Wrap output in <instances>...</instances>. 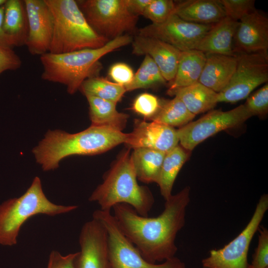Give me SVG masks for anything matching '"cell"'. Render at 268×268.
Masks as SVG:
<instances>
[{
	"instance_id": "484cf974",
	"label": "cell",
	"mask_w": 268,
	"mask_h": 268,
	"mask_svg": "<svg viewBox=\"0 0 268 268\" xmlns=\"http://www.w3.org/2000/svg\"><path fill=\"white\" fill-rule=\"evenodd\" d=\"M187 150L178 145L165 154L157 183L165 200L172 195L175 179L189 156Z\"/></svg>"
},
{
	"instance_id": "6da1fadb",
	"label": "cell",
	"mask_w": 268,
	"mask_h": 268,
	"mask_svg": "<svg viewBox=\"0 0 268 268\" xmlns=\"http://www.w3.org/2000/svg\"><path fill=\"white\" fill-rule=\"evenodd\" d=\"M190 192L187 186L172 195L165 200L163 211L155 217L141 216L125 203L112 208L120 228L147 262L161 263L175 257L176 239L185 224Z\"/></svg>"
},
{
	"instance_id": "e575fe53",
	"label": "cell",
	"mask_w": 268,
	"mask_h": 268,
	"mask_svg": "<svg viewBox=\"0 0 268 268\" xmlns=\"http://www.w3.org/2000/svg\"><path fill=\"white\" fill-rule=\"evenodd\" d=\"M108 74L114 82L125 87L132 82L134 73L127 64L117 63L110 67Z\"/></svg>"
},
{
	"instance_id": "4316f807",
	"label": "cell",
	"mask_w": 268,
	"mask_h": 268,
	"mask_svg": "<svg viewBox=\"0 0 268 268\" xmlns=\"http://www.w3.org/2000/svg\"><path fill=\"white\" fill-rule=\"evenodd\" d=\"M177 97L161 103L160 108L150 120L170 127L181 128L190 123L195 117Z\"/></svg>"
},
{
	"instance_id": "9c48e42d",
	"label": "cell",
	"mask_w": 268,
	"mask_h": 268,
	"mask_svg": "<svg viewBox=\"0 0 268 268\" xmlns=\"http://www.w3.org/2000/svg\"><path fill=\"white\" fill-rule=\"evenodd\" d=\"M268 209V196H261L254 213L244 229L234 239L219 249H212L201 261L203 268H253L248 261L251 241Z\"/></svg>"
},
{
	"instance_id": "8fae6325",
	"label": "cell",
	"mask_w": 268,
	"mask_h": 268,
	"mask_svg": "<svg viewBox=\"0 0 268 268\" xmlns=\"http://www.w3.org/2000/svg\"><path fill=\"white\" fill-rule=\"evenodd\" d=\"M252 116L244 104L227 111H211L177 130L179 142L184 149L192 150L210 136L238 126Z\"/></svg>"
},
{
	"instance_id": "e0dca14e",
	"label": "cell",
	"mask_w": 268,
	"mask_h": 268,
	"mask_svg": "<svg viewBox=\"0 0 268 268\" xmlns=\"http://www.w3.org/2000/svg\"><path fill=\"white\" fill-rule=\"evenodd\" d=\"M134 54L148 55L158 67L165 80H173L182 51L158 39L136 34L132 42Z\"/></svg>"
},
{
	"instance_id": "836d02e7",
	"label": "cell",
	"mask_w": 268,
	"mask_h": 268,
	"mask_svg": "<svg viewBox=\"0 0 268 268\" xmlns=\"http://www.w3.org/2000/svg\"><path fill=\"white\" fill-rule=\"evenodd\" d=\"M258 230V243L251 265L253 268H266L268 267V230L264 227Z\"/></svg>"
},
{
	"instance_id": "8d00e7d4",
	"label": "cell",
	"mask_w": 268,
	"mask_h": 268,
	"mask_svg": "<svg viewBox=\"0 0 268 268\" xmlns=\"http://www.w3.org/2000/svg\"><path fill=\"white\" fill-rule=\"evenodd\" d=\"M76 252L63 255L57 251H52L49 255L47 268H74V261Z\"/></svg>"
},
{
	"instance_id": "603a6c76",
	"label": "cell",
	"mask_w": 268,
	"mask_h": 268,
	"mask_svg": "<svg viewBox=\"0 0 268 268\" xmlns=\"http://www.w3.org/2000/svg\"><path fill=\"white\" fill-rule=\"evenodd\" d=\"M89 104L91 126L104 127L122 132L126 127L129 115L119 112L116 103L90 95H84Z\"/></svg>"
},
{
	"instance_id": "1f68e13d",
	"label": "cell",
	"mask_w": 268,
	"mask_h": 268,
	"mask_svg": "<svg viewBox=\"0 0 268 268\" xmlns=\"http://www.w3.org/2000/svg\"><path fill=\"white\" fill-rule=\"evenodd\" d=\"M161 102L154 95L143 93L134 100L132 109L146 118L151 119L159 111Z\"/></svg>"
},
{
	"instance_id": "9a60e30c",
	"label": "cell",
	"mask_w": 268,
	"mask_h": 268,
	"mask_svg": "<svg viewBox=\"0 0 268 268\" xmlns=\"http://www.w3.org/2000/svg\"><path fill=\"white\" fill-rule=\"evenodd\" d=\"M234 54L268 53V18L255 9L238 21L233 41Z\"/></svg>"
},
{
	"instance_id": "d590c367",
	"label": "cell",
	"mask_w": 268,
	"mask_h": 268,
	"mask_svg": "<svg viewBox=\"0 0 268 268\" xmlns=\"http://www.w3.org/2000/svg\"><path fill=\"white\" fill-rule=\"evenodd\" d=\"M21 65L20 57L12 49L0 47V75L7 70L18 69Z\"/></svg>"
},
{
	"instance_id": "ba28073f",
	"label": "cell",
	"mask_w": 268,
	"mask_h": 268,
	"mask_svg": "<svg viewBox=\"0 0 268 268\" xmlns=\"http://www.w3.org/2000/svg\"><path fill=\"white\" fill-rule=\"evenodd\" d=\"M92 218L101 222L107 231L111 268H186L185 263L176 257L161 263L147 262L124 235L111 211L95 210Z\"/></svg>"
},
{
	"instance_id": "74e56055",
	"label": "cell",
	"mask_w": 268,
	"mask_h": 268,
	"mask_svg": "<svg viewBox=\"0 0 268 268\" xmlns=\"http://www.w3.org/2000/svg\"><path fill=\"white\" fill-rule=\"evenodd\" d=\"M151 1V0H127L129 10L138 16L143 15L146 7Z\"/></svg>"
},
{
	"instance_id": "3957f363",
	"label": "cell",
	"mask_w": 268,
	"mask_h": 268,
	"mask_svg": "<svg viewBox=\"0 0 268 268\" xmlns=\"http://www.w3.org/2000/svg\"><path fill=\"white\" fill-rule=\"evenodd\" d=\"M131 35L125 34L109 41L97 49H85L63 54L47 53L40 56L43 80L59 83L73 94L87 79L98 76L99 60L104 56L131 43Z\"/></svg>"
},
{
	"instance_id": "7402d4cb",
	"label": "cell",
	"mask_w": 268,
	"mask_h": 268,
	"mask_svg": "<svg viewBox=\"0 0 268 268\" xmlns=\"http://www.w3.org/2000/svg\"><path fill=\"white\" fill-rule=\"evenodd\" d=\"M2 27L14 47L25 45L28 32L27 14L24 0H6Z\"/></svg>"
},
{
	"instance_id": "d6986e66",
	"label": "cell",
	"mask_w": 268,
	"mask_h": 268,
	"mask_svg": "<svg viewBox=\"0 0 268 268\" xmlns=\"http://www.w3.org/2000/svg\"><path fill=\"white\" fill-rule=\"evenodd\" d=\"M238 21L225 17L214 24L202 38L196 50L204 54L236 56L233 41Z\"/></svg>"
},
{
	"instance_id": "30bf717a",
	"label": "cell",
	"mask_w": 268,
	"mask_h": 268,
	"mask_svg": "<svg viewBox=\"0 0 268 268\" xmlns=\"http://www.w3.org/2000/svg\"><path fill=\"white\" fill-rule=\"evenodd\" d=\"M235 70L227 85L218 93V102L236 103L247 98L268 81V53L236 55Z\"/></svg>"
},
{
	"instance_id": "8992f818",
	"label": "cell",
	"mask_w": 268,
	"mask_h": 268,
	"mask_svg": "<svg viewBox=\"0 0 268 268\" xmlns=\"http://www.w3.org/2000/svg\"><path fill=\"white\" fill-rule=\"evenodd\" d=\"M77 207V205H59L51 201L43 192L40 179L35 177L22 196L0 205V244L15 245L21 227L33 216H55L71 212Z\"/></svg>"
},
{
	"instance_id": "60d3db41",
	"label": "cell",
	"mask_w": 268,
	"mask_h": 268,
	"mask_svg": "<svg viewBox=\"0 0 268 268\" xmlns=\"http://www.w3.org/2000/svg\"><path fill=\"white\" fill-rule=\"evenodd\" d=\"M268 268V267H267V268Z\"/></svg>"
},
{
	"instance_id": "7a4b0ae2",
	"label": "cell",
	"mask_w": 268,
	"mask_h": 268,
	"mask_svg": "<svg viewBox=\"0 0 268 268\" xmlns=\"http://www.w3.org/2000/svg\"><path fill=\"white\" fill-rule=\"evenodd\" d=\"M127 134L111 128L91 126L75 134L49 130L33 150L36 162L45 171L57 169L71 155H93L125 143Z\"/></svg>"
},
{
	"instance_id": "d6a6232c",
	"label": "cell",
	"mask_w": 268,
	"mask_h": 268,
	"mask_svg": "<svg viewBox=\"0 0 268 268\" xmlns=\"http://www.w3.org/2000/svg\"><path fill=\"white\" fill-rule=\"evenodd\" d=\"M252 116H263L268 111V84L257 90L247 98L244 104Z\"/></svg>"
},
{
	"instance_id": "d4e9b609",
	"label": "cell",
	"mask_w": 268,
	"mask_h": 268,
	"mask_svg": "<svg viewBox=\"0 0 268 268\" xmlns=\"http://www.w3.org/2000/svg\"><path fill=\"white\" fill-rule=\"evenodd\" d=\"M172 96L178 97L195 115L212 109L218 103V93L199 81L176 90Z\"/></svg>"
},
{
	"instance_id": "2e32d148",
	"label": "cell",
	"mask_w": 268,
	"mask_h": 268,
	"mask_svg": "<svg viewBox=\"0 0 268 268\" xmlns=\"http://www.w3.org/2000/svg\"><path fill=\"white\" fill-rule=\"evenodd\" d=\"M177 131L169 126L152 121H139L127 134L125 143L130 148H146L167 152L178 145Z\"/></svg>"
},
{
	"instance_id": "f35d334b",
	"label": "cell",
	"mask_w": 268,
	"mask_h": 268,
	"mask_svg": "<svg viewBox=\"0 0 268 268\" xmlns=\"http://www.w3.org/2000/svg\"><path fill=\"white\" fill-rule=\"evenodd\" d=\"M4 5L0 7V47L12 49L14 45L10 38L4 33L3 27Z\"/></svg>"
},
{
	"instance_id": "ab89813d",
	"label": "cell",
	"mask_w": 268,
	"mask_h": 268,
	"mask_svg": "<svg viewBox=\"0 0 268 268\" xmlns=\"http://www.w3.org/2000/svg\"><path fill=\"white\" fill-rule=\"evenodd\" d=\"M6 0H0V7L3 5L6 2Z\"/></svg>"
},
{
	"instance_id": "ac0fdd59",
	"label": "cell",
	"mask_w": 268,
	"mask_h": 268,
	"mask_svg": "<svg viewBox=\"0 0 268 268\" xmlns=\"http://www.w3.org/2000/svg\"><path fill=\"white\" fill-rule=\"evenodd\" d=\"M205 54L206 60L199 82L219 93L227 85L233 74L237 56Z\"/></svg>"
},
{
	"instance_id": "7c38bea8",
	"label": "cell",
	"mask_w": 268,
	"mask_h": 268,
	"mask_svg": "<svg viewBox=\"0 0 268 268\" xmlns=\"http://www.w3.org/2000/svg\"><path fill=\"white\" fill-rule=\"evenodd\" d=\"M213 25L189 22L173 13L162 23H151L138 29L137 34L158 39L184 52L196 49Z\"/></svg>"
},
{
	"instance_id": "cb8c5ba5",
	"label": "cell",
	"mask_w": 268,
	"mask_h": 268,
	"mask_svg": "<svg viewBox=\"0 0 268 268\" xmlns=\"http://www.w3.org/2000/svg\"><path fill=\"white\" fill-rule=\"evenodd\" d=\"M134 149L131 157L137 179L157 183L166 153L146 148Z\"/></svg>"
},
{
	"instance_id": "f546056e",
	"label": "cell",
	"mask_w": 268,
	"mask_h": 268,
	"mask_svg": "<svg viewBox=\"0 0 268 268\" xmlns=\"http://www.w3.org/2000/svg\"><path fill=\"white\" fill-rule=\"evenodd\" d=\"M175 8V2L172 0H151L142 15L152 24H160L174 13Z\"/></svg>"
},
{
	"instance_id": "ffe728a7",
	"label": "cell",
	"mask_w": 268,
	"mask_h": 268,
	"mask_svg": "<svg viewBox=\"0 0 268 268\" xmlns=\"http://www.w3.org/2000/svg\"><path fill=\"white\" fill-rule=\"evenodd\" d=\"M174 13L193 23L214 24L225 17L218 0H186L175 2Z\"/></svg>"
},
{
	"instance_id": "277c9868",
	"label": "cell",
	"mask_w": 268,
	"mask_h": 268,
	"mask_svg": "<svg viewBox=\"0 0 268 268\" xmlns=\"http://www.w3.org/2000/svg\"><path fill=\"white\" fill-rule=\"evenodd\" d=\"M130 150L118 158L89 198L97 203L100 209L110 210L116 204L125 203L132 206L139 215L148 216L155 201L145 186L138 185Z\"/></svg>"
},
{
	"instance_id": "5bb4252c",
	"label": "cell",
	"mask_w": 268,
	"mask_h": 268,
	"mask_svg": "<svg viewBox=\"0 0 268 268\" xmlns=\"http://www.w3.org/2000/svg\"><path fill=\"white\" fill-rule=\"evenodd\" d=\"M28 32L25 45L32 55L41 56L50 50L53 18L45 0H24Z\"/></svg>"
},
{
	"instance_id": "f1b7e54d",
	"label": "cell",
	"mask_w": 268,
	"mask_h": 268,
	"mask_svg": "<svg viewBox=\"0 0 268 268\" xmlns=\"http://www.w3.org/2000/svg\"><path fill=\"white\" fill-rule=\"evenodd\" d=\"M167 81L158 67L148 55H145L132 82L125 87L126 91L148 88L165 84Z\"/></svg>"
},
{
	"instance_id": "52a82bcc",
	"label": "cell",
	"mask_w": 268,
	"mask_h": 268,
	"mask_svg": "<svg viewBox=\"0 0 268 268\" xmlns=\"http://www.w3.org/2000/svg\"><path fill=\"white\" fill-rule=\"evenodd\" d=\"M77 4L91 27L109 41L134 32L138 16L129 10L127 0H83Z\"/></svg>"
},
{
	"instance_id": "4dcf8cb0",
	"label": "cell",
	"mask_w": 268,
	"mask_h": 268,
	"mask_svg": "<svg viewBox=\"0 0 268 268\" xmlns=\"http://www.w3.org/2000/svg\"><path fill=\"white\" fill-rule=\"evenodd\" d=\"M222 6L225 17L239 21L256 9L254 0H218Z\"/></svg>"
},
{
	"instance_id": "4fadbf2b",
	"label": "cell",
	"mask_w": 268,
	"mask_h": 268,
	"mask_svg": "<svg viewBox=\"0 0 268 268\" xmlns=\"http://www.w3.org/2000/svg\"><path fill=\"white\" fill-rule=\"evenodd\" d=\"M79 244L74 268H111L107 232L98 220L92 218L83 224Z\"/></svg>"
},
{
	"instance_id": "44dd1931",
	"label": "cell",
	"mask_w": 268,
	"mask_h": 268,
	"mask_svg": "<svg viewBox=\"0 0 268 268\" xmlns=\"http://www.w3.org/2000/svg\"><path fill=\"white\" fill-rule=\"evenodd\" d=\"M205 60V54L199 50L182 52L175 77L170 83L167 94L172 96L176 90L198 82Z\"/></svg>"
},
{
	"instance_id": "83f0119b",
	"label": "cell",
	"mask_w": 268,
	"mask_h": 268,
	"mask_svg": "<svg viewBox=\"0 0 268 268\" xmlns=\"http://www.w3.org/2000/svg\"><path fill=\"white\" fill-rule=\"evenodd\" d=\"M79 90L84 95H90L116 104L127 92L124 86L99 76L86 79Z\"/></svg>"
},
{
	"instance_id": "5b68a950",
	"label": "cell",
	"mask_w": 268,
	"mask_h": 268,
	"mask_svg": "<svg viewBox=\"0 0 268 268\" xmlns=\"http://www.w3.org/2000/svg\"><path fill=\"white\" fill-rule=\"evenodd\" d=\"M52 13L53 32L49 53L63 54L104 46L109 40L89 25L74 0H45Z\"/></svg>"
}]
</instances>
